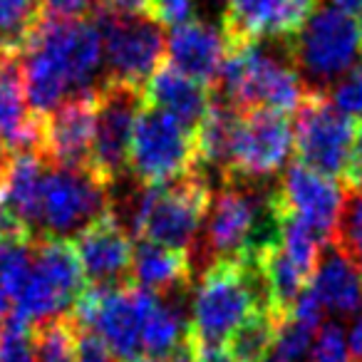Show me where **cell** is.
<instances>
[{"label":"cell","mask_w":362,"mask_h":362,"mask_svg":"<svg viewBox=\"0 0 362 362\" xmlns=\"http://www.w3.org/2000/svg\"><path fill=\"white\" fill-rule=\"evenodd\" d=\"M102 33L95 21H45L18 57L30 112L45 119L65 102L92 95L102 67Z\"/></svg>","instance_id":"6da1fadb"},{"label":"cell","mask_w":362,"mask_h":362,"mask_svg":"<svg viewBox=\"0 0 362 362\" xmlns=\"http://www.w3.org/2000/svg\"><path fill=\"white\" fill-rule=\"evenodd\" d=\"M256 310H271L261 258H218L204 268L194 288L189 332L197 342H226Z\"/></svg>","instance_id":"7a4b0ae2"},{"label":"cell","mask_w":362,"mask_h":362,"mask_svg":"<svg viewBox=\"0 0 362 362\" xmlns=\"http://www.w3.org/2000/svg\"><path fill=\"white\" fill-rule=\"evenodd\" d=\"M216 87L221 100L238 112L266 110L288 115L298 112L308 97V87L293 62L283 60L261 40L233 45L228 50Z\"/></svg>","instance_id":"3957f363"},{"label":"cell","mask_w":362,"mask_h":362,"mask_svg":"<svg viewBox=\"0 0 362 362\" xmlns=\"http://www.w3.org/2000/svg\"><path fill=\"white\" fill-rule=\"evenodd\" d=\"M211 197L209 181L197 174L141 187L132 202L127 231L132 228L134 236L156 246L187 251L202 231Z\"/></svg>","instance_id":"277c9868"},{"label":"cell","mask_w":362,"mask_h":362,"mask_svg":"<svg viewBox=\"0 0 362 362\" xmlns=\"http://www.w3.org/2000/svg\"><path fill=\"white\" fill-rule=\"evenodd\" d=\"M286 45L308 95H325L327 87L355 70L357 57L362 55L355 16L335 6H317Z\"/></svg>","instance_id":"5b68a950"},{"label":"cell","mask_w":362,"mask_h":362,"mask_svg":"<svg viewBox=\"0 0 362 362\" xmlns=\"http://www.w3.org/2000/svg\"><path fill=\"white\" fill-rule=\"evenodd\" d=\"M87 288L80 258L67 238L37 236L33 241V271L13 298V315L28 327L67 317Z\"/></svg>","instance_id":"8992f818"},{"label":"cell","mask_w":362,"mask_h":362,"mask_svg":"<svg viewBox=\"0 0 362 362\" xmlns=\"http://www.w3.org/2000/svg\"><path fill=\"white\" fill-rule=\"evenodd\" d=\"M197 166L194 129L166 112L144 105L132 134L129 171L139 184H169L184 179Z\"/></svg>","instance_id":"52a82bcc"},{"label":"cell","mask_w":362,"mask_h":362,"mask_svg":"<svg viewBox=\"0 0 362 362\" xmlns=\"http://www.w3.org/2000/svg\"><path fill=\"white\" fill-rule=\"evenodd\" d=\"M95 25L102 33L107 82L141 87L159 70L166 52L164 28L149 16L122 18L100 11L95 13Z\"/></svg>","instance_id":"ba28073f"},{"label":"cell","mask_w":362,"mask_h":362,"mask_svg":"<svg viewBox=\"0 0 362 362\" xmlns=\"http://www.w3.org/2000/svg\"><path fill=\"white\" fill-rule=\"evenodd\" d=\"M105 211H110L107 184H102L90 169L47 166L37 221L40 236H77Z\"/></svg>","instance_id":"9c48e42d"},{"label":"cell","mask_w":362,"mask_h":362,"mask_svg":"<svg viewBox=\"0 0 362 362\" xmlns=\"http://www.w3.org/2000/svg\"><path fill=\"white\" fill-rule=\"evenodd\" d=\"M141 107L144 97L136 87L105 80V85L97 90L90 171L107 187L119 181L124 171H129L132 134Z\"/></svg>","instance_id":"30bf717a"},{"label":"cell","mask_w":362,"mask_h":362,"mask_svg":"<svg viewBox=\"0 0 362 362\" xmlns=\"http://www.w3.org/2000/svg\"><path fill=\"white\" fill-rule=\"evenodd\" d=\"M352 139H355L352 119L340 115L325 95L310 92L298 107V119L293 127V149L303 166L337 179L345 174Z\"/></svg>","instance_id":"8fae6325"},{"label":"cell","mask_w":362,"mask_h":362,"mask_svg":"<svg viewBox=\"0 0 362 362\" xmlns=\"http://www.w3.org/2000/svg\"><path fill=\"white\" fill-rule=\"evenodd\" d=\"M293 151V124L286 115L266 110L241 112L231 146V181H263L286 169Z\"/></svg>","instance_id":"7c38bea8"},{"label":"cell","mask_w":362,"mask_h":362,"mask_svg":"<svg viewBox=\"0 0 362 362\" xmlns=\"http://www.w3.org/2000/svg\"><path fill=\"white\" fill-rule=\"evenodd\" d=\"M276 199L283 214L298 218L322 243H332L347 199L337 179L322 176L303 164H293L283 174Z\"/></svg>","instance_id":"4fadbf2b"},{"label":"cell","mask_w":362,"mask_h":362,"mask_svg":"<svg viewBox=\"0 0 362 362\" xmlns=\"http://www.w3.org/2000/svg\"><path fill=\"white\" fill-rule=\"evenodd\" d=\"M317 8V0H231L221 30L228 45L256 40H288Z\"/></svg>","instance_id":"5bb4252c"},{"label":"cell","mask_w":362,"mask_h":362,"mask_svg":"<svg viewBox=\"0 0 362 362\" xmlns=\"http://www.w3.org/2000/svg\"><path fill=\"white\" fill-rule=\"evenodd\" d=\"M75 253L85 278L92 286L119 288L129 278L134 246L127 226L115 211H105L100 218L75 236Z\"/></svg>","instance_id":"9a60e30c"},{"label":"cell","mask_w":362,"mask_h":362,"mask_svg":"<svg viewBox=\"0 0 362 362\" xmlns=\"http://www.w3.org/2000/svg\"><path fill=\"white\" fill-rule=\"evenodd\" d=\"M97 92L65 102L42 119V154L52 166L90 169Z\"/></svg>","instance_id":"2e32d148"},{"label":"cell","mask_w":362,"mask_h":362,"mask_svg":"<svg viewBox=\"0 0 362 362\" xmlns=\"http://www.w3.org/2000/svg\"><path fill=\"white\" fill-rule=\"evenodd\" d=\"M228 50L231 45L221 28H214L204 21H189L171 28L166 37L169 65L204 85H216Z\"/></svg>","instance_id":"e0dca14e"},{"label":"cell","mask_w":362,"mask_h":362,"mask_svg":"<svg viewBox=\"0 0 362 362\" xmlns=\"http://www.w3.org/2000/svg\"><path fill=\"white\" fill-rule=\"evenodd\" d=\"M47 166L42 151H16L6 154L0 164V204L11 209L35 236L37 221H40V199L42 181H45Z\"/></svg>","instance_id":"ac0fdd59"},{"label":"cell","mask_w":362,"mask_h":362,"mask_svg":"<svg viewBox=\"0 0 362 362\" xmlns=\"http://www.w3.org/2000/svg\"><path fill=\"white\" fill-rule=\"evenodd\" d=\"M141 97L144 105L166 112L189 129H197L214 105L209 85L184 75L171 65L159 67L146 80V85L141 87Z\"/></svg>","instance_id":"d6986e66"},{"label":"cell","mask_w":362,"mask_h":362,"mask_svg":"<svg viewBox=\"0 0 362 362\" xmlns=\"http://www.w3.org/2000/svg\"><path fill=\"white\" fill-rule=\"evenodd\" d=\"M308 288L317 298L322 313L330 315L362 313V268L335 243H327V251L320 253Z\"/></svg>","instance_id":"ffe728a7"},{"label":"cell","mask_w":362,"mask_h":362,"mask_svg":"<svg viewBox=\"0 0 362 362\" xmlns=\"http://www.w3.org/2000/svg\"><path fill=\"white\" fill-rule=\"evenodd\" d=\"M129 278L136 288L166 296V293L179 291L189 283L192 261H189L187 251H174V248L139 241V246L134 248V256H132Z\"/></svg>","instance_id":"44dd1931"},{"label":"cell","mask_w":362,"mask_h":362,"mask_svg":"<svg viewBox=\"0 0 362 362\" xmlns=\"http://www.w3.org/2000/svg\"><path fill=\"white\" fill-rule=\"evenodd\" d=\"M241 119V112L226 100H214L209 115L202 119V124L194 129V141H197V164L209 171L228 176L231 166V146L236 124Z\"/></svg>","instance_id":"7402d4cb"},{"label":"cell","mask_w":362,"mask_h":362,"mask_svg":"<svg viewBox=\"0 0 362 362\" xmlns=\"http://www.w3.org/2000/svg\"><path fill=\"white\" fill-rule=\"evenodd\" d=\"M192 335L189 332L187 313L181 310L179 303L166 300L159 296L146 313L144 327H141V355L154 357V360H164L174 347Z\"/></svg>","instance_id":"603a6c76"},{"label":"cell","mask_w":362,"mask_h":362,"mask_svg":"<svg viewBox=\"0 0 362 362\" xmlns=\"http://www.w3.org/2000/svg\"><path fill=\"white\" fill-rule=\"evenodd\" d=\"M283 317H278L271 310H256L236 327L231 337L226 340L231 355L236 357V362H263L266 357H271L273 342H276L278 322Z\"/></svg>","instance_id":"cb8c5ba5"},{"label":"cell","mask_w":362,"mask_h":362,"mask_svg":"<svg viewBox=\"0 0 362 362\" xmlns=\"http://www.w3.org/2000/svg\"><path fill=\"white\" fill-rule=\"evenodd\" d=\"M40 21V0H0V52L21 55Z\"/></svg>","instance_id":"d4e9b609"},{"label":"cell","mask_w":362,"mask_h":362,"mask_svg":"<svg viewBox=\"0 0 362 362\" xmlns=\"http://www.w3.org/2000/svg\"><path fill=\"white\" fill-rule=\"evenodd\" d=\"M35 362H77V327L70 317L33 327Z\"/></svg>","instance_id":"484cf974"},{"label":"cell","mask_w":362,"mask_h":362,"mask_svg":"<svg viewBox=\"0 0 362 362\" xmlns=\"http://www.w3.org/2000/svg\"><path fill=\"white\" fill-rule=\"evenodd\" d=\"M33 241L35 238L0 241V291L11 300L25 286L33 271Z\"/></svg>","instance_id":"4316f807"},{"label":"cell","mask_w":362,"mask_h":362,"mask_svg":"<svg viewBox=\"0 0 362 362\" xmlns=\"http://www.w3.org/2000/svg\"><path fill=\"white\" fill-rule=\"evenodd\" d=\"M332 243L362 268V189H350Z\"/></svg>","instance_id":"83f0119b"},{"label":"cell","mask_w":362,"mask_h":362,"mask_svg":"<svg viewBox=\"0 0 362 362\" xmlns=\"http://www.w3.org/2000/svg\"><path fill=\"white\" fill-rule=\"evenodd\" d=\"M320 327H313L308 322H300L296 317L286 315L281 322H278V332H276V342H273V350H276V357L286 362H300L308 357L313 342H315V335Z\"/></svg>","instance_id":"f1b7e54d"},{"label":"cell","mask_w":362,"mask_h":362,"mask_svg":"<svg viewBox=\"0 0 362 362\" xmlns=\"http://www.w3.org/2000/svg\"><path fill=\"white\" fill-rule=\"evenodd\" d=\"M0 362H35L33 327L8 317L0 325Z\"/></svg>","instance_id":"f546056e"},{"label":"cell","mask_w":362,"mask_h":362,"mask_svg":"<svg viewBox=\"0 0 362 362\" xmlns=\"http://www.w3.org/2000/svg\"><path fill=\"white\" fill-rule=\"evenodd\" d=\"M325 97L347 119L362 122V67H355L342 80H337L330 92H325Z\"/></svg>","instance_id":"4dcf8cb0"},{"label":"cell","mask_w":362,"mask_h":362,"mask_svg":"<svg viewBox=\"0 0 362 362\" xmlns=\"http://www.w3.org/2000/svg\"><path fill=\"white\" fill-rule=\"evenodd\" d=\"M305 362H352L347 350L345 330L337 322H327L317 330L315 342L308 352Z\"/></svg>","instance_id":"1f68e13d"},{"label":"cell","mask_w":362,"mask_h":362,"mask_svg":"<svg viewBox=\"0 0 362 362\" xmlns=\"http://www.w3.org/2000/svg\"><path fill=\"white\" fill-rule=\"evenodd\" d=\"M197 0H149V18H154L161 28H176L194 21Z\"/></svg>","instance_id":"d6a6232c"},{"label":"cell","mask_w":362,"mask_h":362,"mask_svg":"<svg viewBox=\"0 0 362 362\" xmlns=\"http://www.w3.org/2000/svg\"><path fill=\"white\" fill-rule=\"evenodd\" d=\"M97 0H40L45 21H85L95 11Z\"/></svg>","instance_id":"836d02e7"},{"label":"cell","mask_w":362,"mask_h":362,"mask_svg":"<svg viewBox=\"0 0 362 362\" xmlns=\"http://www.w3.org/2000/svg\"><path fill=\"white\" fill-rule=\"evenodd\" d=\"M77 362H119L92 330H77Z\"/></svg>","instance_id":"e575fe53"},{"label":"cell","mask_w":362,"mask_h":362,"mask_svg":"<svg viewBox=\"0 0 362 362\" xmlns=\"http://www.w3.org/2000/svg\"><path fill=\"white\" fill-rule=\"evenodd\" d=\"M345 184L350 189H362V122L355 129V139H352L350 159H347L345 174H342Z\"/></svg>","instance_id":"d590c367"},{"label":"cell","mask_w":362,"mask_h":362,"mask_svg":"<svg viewBox=\"0 0 362 362\" xmlns=\"http://www.w3.org/2000/svg\"><path fill=\"white\" fill-rule=\"evenodd\" d=\"M97 3H100V11L110 13V16H149V0H97Z\"/></svg>","instance_id":"8d00e7d4"},{"label":"cell","mask_w":362,"mask_h":362,"mask_svg":"<svg viewBox=\"0 0 362 362\" xmlns=\"http://www.w3.org/2000/svg\"><path fill=\"white\" fill-rule=\"evenodd\" d=\"M194 362H236V357L231 355L226 342H197V360Z\"/></svg>","instance_id":"74e56055"},{"label":"cell","mask_w":362,"mask_h":362,"mask_svg":"<svg viewBox=\"0 0 362 362\" xmlns=\"http://www.w3.org/2000/svg\"><path fill=\"white\" fill-rule=\"evenodd\" d=\"M345 340H347V350H350V360L362 362V313L355 315V320L345 330Z\"/></svg>","instance_id":"f35d334b"},{"label":"cell","mask_w":362,"mask_h":362,"mask_svg":"<svg viewBox=\"0 0 362 362\" xmlns=\"http://www.w3.org/2000/svg\"><path fill=\"white\" fill-rule=\"evenodd\" d=\"M330 6L340 8V11L350 13V16H362V0H330Z\"/></svg>","instance_id":"ab89813d"},{"label":"cell","mask_w":362,"mask_h":362,"mask_svg":"<svg viewBox=\"0 0 362 362\" xmlns=\"http://www.w3.org/2000/svg\"><path fill=\"white\" fill-rule=\"evenodd\" d=\"M8 310H11V298H8L6 293L0 291V325H3V322H6Z\"/></svg>","instance_id":"60d3db41"},{"label":"cell","mask_w":362,"mask_h":362,"mask_svg":"<svg viewBox=\"0 0 362 362\" xmlns=\"http://www.w3.org/2000/svg\"><path fill=\"white\" fill-rule=\"evenodd\" d=\"M263 362H286V360H281V357H276V355H271V357H266Z\"/></svg>","instance_id":"b9f144b4"},{"label":"cell","mask_w":362,"mask_h":362,"mask_svg":"<svg viewBox=\"0 0 362 362\" xmlns=\"http://www.w3.org/2000/svg\"><path fill=\"white\" fill-rule=\"evenodd\" d=\"M134 362H161V360H154V357H139V360H134Z\"/></svg>","instance_id":"7bdbcfd3"},{"label":"cell","mask_w":362,"mask_h":362,"mask_svg":"<svg viewBox=\"0 0 362 362\" xmlns=\"http://www.w3.org/2000/svg\"><path fill=\"white\" fill-rule=\"evenodd\" d=\"M3 159H6V151H3V146H0V164H3Z\"/></svg>","instance_id":"ee69618b"},{"label":"cell","mask_w":362,"mask_h":362,"mask_svg":"<svg viewBox=\"0 0 362 362\" xmlns=\"http://www.w3.org/2000/svg\"><path fill=\"white\" fill-rule=\"evenodd\" d=\"M3 60H6V55H3V52H0V67H3Z\"/></svg>","instance_id":"f6af8a7d"},{"label":"cell","mask_w":362,"mask_h":362,"mask_svg":"<svg viewBox=\"0 0 362 362\" xmlns=\"http://www.w3.org/2000/svg\"><path fill=\"white\" fill-rule=\"evenodd\" d=\"M360 50H362V25H360Z\"/></svg>","instance_id":"bcb514c9"},{"label":"cell","mask_w":362,"mask_h":362,"mask_svg":"<svg viewBox=\"0 0 362 362\" xmlns=\"http://www.w3.org/2000/svg\"><path fill=\"white\" fill-rule=\"evenodd\" d=\"M218 3H223V6H228V3H231V0H218Z\"/></svg>","instance_id":"7dc6e473"}]
</instances>
